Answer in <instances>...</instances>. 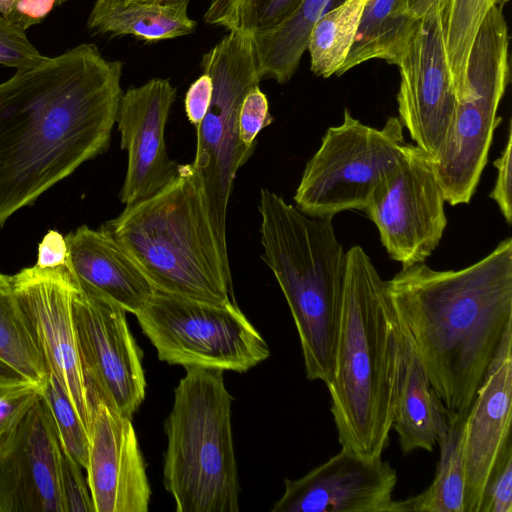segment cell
Masks as SVG:
<instances>
[{"instance_id":"obj_35","label":"cell","mask_w":512,"mask_h":512,"mask_svg":"<svg viewBox=\"0 0 512 512\" xmlns=\"http://www.w3.org/2000/svg\"><path fill=\"white\" fill-rule=\"evenodd\" d=\"M43 392V388L31 384L0 393V438L20 424Z\"/></svg>"},{"instance_id":"obj_4","label":"cell","mask_w":512,"mask_h":512,"mask_svg":"<svg viewBox=\"0 0 512 512\" xmlns=\"http://www.w3.org/2000/svg\"><path fill=\"white\" fill-rule=\"evenodd\" d=\"M101 228L133 258L156 291L212 304L236 302L227 247L214 227L192 164L154 195Z\"/></svg>"},{"instance_id":"obj_26","label":"cell","mask_w":512,"mask_h":512,"mask_svg":"<svg viewBox=\"0 0 512 512\" xmlns=\"http://www.w3.org/2000/svg\"><path fill=\"white\" fill-rule=\"evenodd\" d=\"M368 0H345L312 26L307 43L310 69L319 77L336 75L354 42Z\"/></svg>"},{"instance_id":"obj_24","label":"cell","mask_w":512,"mask_h":512,"mask_svg":"<svg viewBox=\"0 0 512 512\" xmlns=\"http://www.w3.org/2000/svg\"><path fill=\"white\" fill-rule=\"evenodd\" d=\"M345 0H303L295 14L277 29L252 36L259 76L279 84L288 82L297 72L307 50L314 23L327 11Z\"/></svg>"},{"instance_id":"obj_8","label":"cell","mask_w":512,"mask_h":512,"mask_svg":"<svg viewBox=\"0 0 512 512\" xmlns=\"http://www.w3.org/2000/svg\"><path fill=\"white\" fill-rule=\"evenodd\" d=\"M135 316L159 360L170 365L243 373L270 356L237 302L212 304L155 291Z\"/></svg>"},{"instance_id":"obj_16","label":"cell","mask_w":512,"mask_h":512,"mask_svg":"<svg viewBox=\"0 0 512 512\" xmlns=\"http://www.w3.org/2000/svg\"><path fill=\"white\" fill-rule=\"evenodd\" d=\"M396 470L382 456L341 448L298 479H286L272 512H395Z\"/></svg>"},{"instance_id":"obj_36","label":"cell","mask_w":512,"mask_h":512,"mask_svg":"<svg viewBox=\"0 0 512 512\" xmlns=\"http://www.w3.org/2000/svg\"><path fill=\"white\" fill-rule=\"evenodd\" d=\"M512 131L508 130L506 146L500 157L494 161L497 168V177L490 198L498 205L503 217L508 224L512 222V194H511V173H512Z\"/></svg>"},{"instance_id":"obj_21","label":"cell","mask_w":512,"mask_h":512,"mask_svg":"<svg viewBox=\"0 0 512 512\" xmlns=\"http://www.w3.org/2000/svg\"><path fill=\"white\" fill-rule=\"evenodd\" d=\"M392 428L404 454L416 450L432 452L449 428V411L436 395L401 328Z\"/></svg>"},{"instance_id":"obj_9","label":"cell","mask_w":512,"mask_h":512,"mask_svg":"<svg viewBox=\"0 0 512 512\" xmlns=\"http://www.w3.org/2000/svg\"><path fill=\"white\" fill-rule=\"evenodd\" d=\"M403 125L389 117L381 129L344 110L343 121L329 127L307 162L294 201L308 216L333 218L366 208L372 193L403 155Z\"/></svg>"},{"instance_id":"obj_12","label":"cell","mask_w":512,"mask_h":512,"mask_svg":"<svg viewBox=\"0 0 512 512\" xmlns=\"http://www.w3.org/2000/svg\"><path fill=\"white\" fill-rule=\"evenodd\" d=\"M445 202L432 159L418 146L405 144L364 212L390 258L407 267L425 262L439 245L447 226Z\"/></svg>"},{"instance_id":"obj_29","label":"cell","mask_w":512,"mask_h":512,"mask_svg":"<svg viewBox=\"0 0 512 512\" xmlns=\"http://www.w3.org/2000/svg\"><path fill=\"white\" fill-rule=\"evenodd\" d=\"M503 0H448L444 10L446 49L458 100L467 92V62L488 11Z\"/></svg>"},{"instance_id":"obj_43","label":"cell","mask_w":512,"mask_h":512,"mask_svg":"<svg viewBox=\"0 0 512 512\" xmlns=\"http://www.w3.org/2000/svg\"><path fill=\"white\" fill-rule=\"evenodd\" d=\"M124 3H132V2H153V1H160V0H122Z\"/></svg>"},{"instance_id":"obj_28","label":"cell","mask_w":512,"mask_h":512,"mask_svg":"<svg viewBox=\"0 0 512 512\" xmlns=\"http://www.w3.org/2000/svg\"><path fill=\"white\" fill-rule=\"evenodd\" d=\"M303 0H208L203 19L246 36L269 33L289 20Z\"/></svg>"},{"instance_id":"obj_44","label":"cell","mask_w":512,"mask_h":512,"mask_svg":"<svg viewBox=\"0 0 512 512\" xmlns=\"http://www.w3.org/2000/svg\"><path fill=\"white\" fill-rule=\"evenodd\" d=\"M407 1H408V3H409V8H410V6L413 4V2H414L415 0H407Z\"/></svg>"},{"instance_id":"obj_6","label":"cell","mask_w":512,"mask_h":512,"mask_svg":"<svg viewBox=\"0 0 512 512\" xmlns=\"http://www.w3.org/2000/svg\"><path fill=\"white\" fill-rule=\"evenodd\" d=\"M174 390L164 429L163 477L178 512H238L239 481L231 427L233 396L224 371L197 367Z\"/></svg>"},{"instance_id":"obj_7","label":"cell","mask_w":512,"mask_h":512,"mask_svg":"<svg viewBox=\"0 0 512 512\" xmlns=\"http://www.w3.org/2000/svg\"><path fill=\"white\" fill-rule=\"evenodd\" d=\"M495 4L483 20L467 62V92L458 100L445 140L433 162L445 201L468 204L480 181L509 83V34Z\"/></svg>"},{"instance_id":"obj_31","label":"cell","mask_w":512,"mask_h":512,"mask_svg":"<svg viewBox=\"0 0 512 512\" xmlns=\"http://www.w3.org/2000/svg\"><path fill=\"white\" fill-rule=\"evenodd\" d=\"M48 59L35 48L24 31L0 15V65L25 70Z\"/></svg>"},{"instance_id":"obj_11","label":"cell","mask_w":512,"mask_h":512,"mask_svg":"<svg viewBox=\"0 0 512 512\" xmlns=\"http://www.w3.org/2000/svg\"><path fill=\"white\" fill-rule=\"evenodd\" d=\"M72 310L90 411L100 401L132 418L144 400L146 381L126 311L77 279Z\"/></svg>"},{"instance_id":"obj_10","label":"cell","mask_w":512,"mask_h":512,"mask_svg":"<svg viewBox=\"0 0 512 512\" xmlns=\"http://www.w3.org/2000/svg\"><path fill=\"white\" fill-rule=\"evenodd\" d=\"M201 68L211 76V103L196 127L193 168L206 193L212 221L220 242L227 247L226 219L238 169L252 154L239 140V111L247 92L259 85L252 38L229 31L202 56Z\"/></svg>"},{"instance_id":"obj_20","label":"cell","mask_w":512,"mask_h":512,"mask_svg":"<svg viewBox=\"0 0 512 512\" xmlns=\"http://www.w3.org/2000/svg\"><path fill=\"white\" fill-rule=\"evenodd\" d=\"M66 266L77 281L134 315L156 289L127 251L102 228L82 225L65 236Z\"/></svg>"},{"instance_id":"obj_3","label":"cell","mask_w":512,"mask_h":512,"mask_svg":"<svg viewBox=\"0 0 512 512\" xmlns=\"http://www.w3.org/2000/svg\"><path fill=\"white\" fill-rule=\"evenodd\" d=\"M331 374L325 383L341 447L374 458L389 444L400 327L384 281L364 249L346 251Z\"/></svg>"},{"instance_id":"obj_1","label":"cell","mask_w":512,"mask_h":512,"mask_svg":"<svg viewBox=\"0 0 512 512\" xmlns=\"http://www.w3.org/2000/svg\"><path fill=\"white\" fill-rule=\"evenodd\" d=\"M122 69L95 44L82 43L0 83V229L107 150Z\"/></svg>"},{"instance_id":"obj_39","label":"cell","mask_w":512,"mask_h":512,"mask_svg":"<svg viewBox=\"0 0 512 512\" xmlns=\"http://www.w3.org/2000/svg\"><path fill=\"white\" fill-rule=\"evenodd\" d=\"M67 262V245L65 237L58 231H48L38 246L35 265L47 268L65 265Z\"/></svg>"},{"instance_id":"obj_27","label":"cell","mask_w":512,"mask_h":512,"mask_svg":"<svg viewBox=\"0 0 512 512\" xmlns=\"http://www.w3.org/2000/svg\"><path fill=\"white\" fill-rule=\"evenodd\" d=\"M0 358L45 389L49 372L15 295L10 276L0 272Z\"/></svg>"},{"instance_id":"obj_22","label":"cell","mask_w":512,"mask_h":512,"mask_svg":"<svg viewBox=\"0 0 512 512\" xmlns=\"http://www.w3.org/2000/svg\"><path fill=\"white\" fill-rule=\"evenodd\" d=\"M189 3L190 0H95L87 27L96 34L133 35L147 42L174 39L192 33L197 25L188 15Z\"/></svg>"},{"instance_id":"obj_41","label":"cell","mask_w":512,"mask_h":512,"mask_svg":"<svg viewBox=\"0 0 512 512\" xmlns=\"http://www.w3.org/2000/svg\"><path fill=\"white\" fill-rule=\"evenodd\" d=\"M447 0H415L409 11L415 19L421 18L435 5L445 3Z\"/></svg>"},{"instance_id":"obj_14","label":"cell","mask_w":512,"mask_h":512,"mask_svg":"<svg viewBox=\"0 0 512 512\" xmlns=\"http://www.w3.org/2000/svg\"><path fill=\"white\" fill-rule=\"evenodd\" d=\"M31 334L89 430L91 411L78 355L72 310L76 279L66 265H37L10 276Z\"/></svg>"},{"instance_id":"obj_5","label":"cell","mask_w":512,"mask_h":512,"mask_svg":"<svg viewBox=\"0 0 512 512\" xmlns=\"http://www.w3.org/2000/svg\"><path fill=\"white\" fill-rule=\"evenodd\" d=\"M263 259L290 308L301 345L307 379L326 383L331 374L346 251L333 218L311 217L281 196L262 189Z\"/></svg>"},{"instance_id":"obj_38","label":"cell","mask_w":512,"mask_h":512,"mask_svg":"<svg viewBox=\"0 0 512 512\" xmlns=\"http://www.w3.org/2000/svg\"><path fill=\"white\" fill-rule=\"evenodd\" d=\"M61 4L63 0H19L5 18L25 32L41 23L55 6Z\"/></svg>"},{"instance_id":"obj_42","label":"cell","mask_w":512,"mask_h":512,"mask_svg":"<svg viewBox=\"0 0 512 512\" xmlns=\"http://www.w3.org/2000/svg\"><path fill=\"white\" fill-rule=\"evenodd\" d=\"M19 0H0V15L6 17Z\"/></svg>"},{"instance_id":"obj_40","label":"cell","mask_w":512,"mask_h":512,"mask_svg":"<svg viewBox=\"0 0 512 512\" xmlns=\"http://www.w3.org/2000/svg\"><path fill=\"white\" fill-rule=\"evenodd\" d=\"M31 384L33 383L0 358V393Z\"/></svg>"},{"instance_id":"obj_19","label":"cell","mask_w":512,"mask_h":512,"mask_svg":"<svg viewBox=\"0 0 512 512\" xmlns=\"http://www.w3.org/2000/svg\"><path fill=\"white\" fill-rule=\"evenodd\" d=\"M512 327L485 373L465 417V512H480L486 484L511 441Z\"/></svg>"},{"instance_id":"obj_15","label":"cell","mask_w":512,"mask_h":512,"mask_svg":"<svg viewBox=\"0 0 512 512\" xmlns=\"http://www.w3.org/2000/svg\"><path fill=\"white\" fill-rule=\"evenodd\" d=\"M61 446L43 396L0 438V512H64Z\"/></svg>"},{"instance_id":"obj_13","label":"cell","mask_w":512,"mask_h":512,"mask_svg":"<svg viewBox=\"0 0 512 512\" xmlns=\"http://www.w3.org/2000/svg\"><path fill=\"white\" fill-rule=\"evenodd\" d=\"M447 1L416 20L396 65L400 72L398 118L416 146L432 160L458 104L444 33Z\"/></svg>"},{"instance_id":"obj_23","label":"cell","mask_w":512,"mask_h":512,"mask_svg":"<svg viewBox=\"0 0 512 512\" xmlns=\"http://www.w3.org/2000/svg\"><path fill=\"white\" fill-rule=\"evenodd\" d=\"M416 20L407 0H368L352 47L336 76L373 59L397 65Z\"/></svg>"},{"instance_id":"obj_33","label":"cell","mask_w":512,"mask_h":512,"mask_svg":"<svg viewBox=\"0 0 512 512\" xmlns=\"http://www.w3.org/2000/svg\"><path fill=\"white\" fill-rule=\"evenodd\" d=\"M272 122L268 99L255 85L245 95L239 111V140L247 152L253 153L256 136Z\"/></svg>"},{"instance_id":"obj_18","label":"cell","mask_w":512,"mask_h":512,"mask_svg":"<svg viewBox=\"0 0 512 512\" xmlns=\"http://www.w3.org/2000/svg\"><path fill=\"white\" fill-rule=\"evenodd\" d=\"M103 402L91 406L87 483L95 512H147L151 489L131 421Z\"/></svg>"},{"instance_id":"obj_32","label":"cell","mask_w":512,"mask_h":512,"mask_svg":"<svg viewBox=\"0 0 512 512\" xmlns=\"http://www.w3.org/2000/svg\"><path fill=\"white\" fill-rule=\"evenodd\" d=\"M480 512H512V442L498 457L486 484Z\"/></svg>"},{"instance_id":"obj_25","label":"cell","mask_w":512,"mask_h":512,"mask_svg":"<svg viewBox=\"0 0 512 512\" xmlns=\"http://www.w3.org/2000/svg\"><path fill=\"white\" fill-rule=\"evenodd\" d=\"M466 415L449 412V428L439 442L440 459L432 483L416 496L396 500L395 512H465Z\"/></svg>"},{"instance_id":"obj_17","label":"cell","mask_w":512,"mask_h":512,"mask_svg":"<svg viewBox=\"0 0 512 512\" xmlns=\"http://www.w3.org/2000/svg\"><path fill=\"white\" fill-rule=\"evenodd\" d=\"M176 98L169 79L153 78L122 94L116 122L128 166L120 193L131 205L154 195L175 178L179 165L170 159L165 127Z\"/></svg>"},{"instance_id":"obj_37","label":"cell","mask_w":512,"mask_h":512,"mask_svg":"<svg viewBox=\"0 0 512 512\" xmlns=\"http://www.w3.org/2000/svg\"><path fill=\"white\" fill-rule=\"evenodd\" d=\"M213 83L211 76L203 72L188 88L184 106L189 122L195 128L202 122L211 103Z\"/></svg>"},{"instance_id":"obj_2","label":"cell","mask_w":512,"mask_h":512,"mask_svg":"<svg viewBox=\"0 0 512 512\" xmlns=\"http://www.w3.org/2000/svg\"><path fill=\"white\" fill-rule=\"evenodd\" d=\"M386 289L436 395L449 412L468 413L512 327V239L460 270L402 267Z\"/></svg>"},{"instance_id":"obj_34","label":"cell","mask_w":512,"mask_h":512,"mask_svg":"<svg viewBox=\"0 0 512 512\" xmlns=\"http://www.w3.org/2000/svg\"><path fill=\"white\" fill-rule=\"evenodd\" d=\"M82 467L61 448L60 488L64 512H95Z\"/></svg>"},{"instance_id":"obj_30","label":"cell","mask_w":512,"mask_h":512,"mask_svg":"<svg viewBox=\"0 0 512 512\" xmlns=\"http://www.w3.org/2000/svg\"><path fill=\"white\" fill-rule=\"evenodd\" d=\"M43 398L50 408L61 448L85 469L88 462V430L61 383L52 374H49Z\"/></svg>"}]
</instances>
